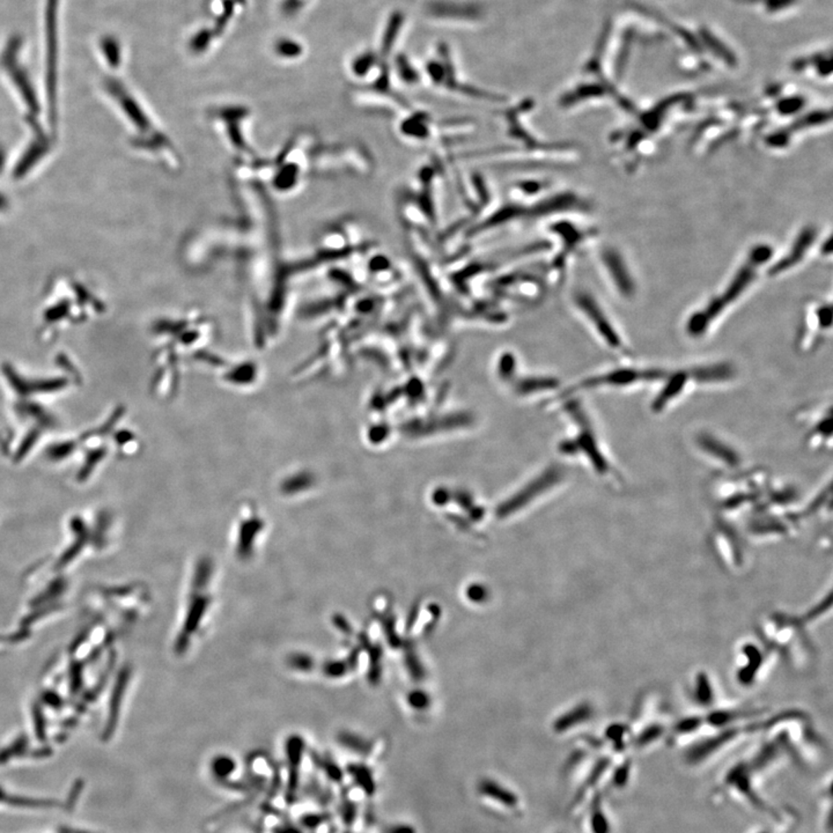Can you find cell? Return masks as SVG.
<instances>
[{"mask_svg":"<svg viewBox=\"0 0 833 833\" xmlns=\"http://www.w3.org/2000/svg\"><path fill=\"white\" fill-rule=\"evenodd\" d=\"M478 792L487 799L504 804L505 807H518V799L516 794L509 788L498 784L496 781L487 780V779L480 781V784L478 785Z\"/></svg>","mask_w":833,"mask_h":833,"instance_id":"cell-13","label":"cell"},{"mask_svg":"<svg viewBox=\"0 0 833 833\" xmlns=\"http://www.w3.org/2000/svg\"><path fill=\"white\" fill-rule=\"evenodd\" d=\"M690 697L695 705L702 709H714L718 702L712 677L705 671H699L693 676L690 683Z\"/></svg>","mask_w":833,"mask_h":833,"instance_id":"cell-11","label":"cell"},{"mask_svg":"<svg viewBox=\"0 0 833 833\" xmlns=\"http://www.w3.org/2000/svg\"><path fill=\"white\" fill-rule=\"evenodd\" d=\"M770 254L771 249L768 247H758L757 249H754L747 264L738 271L725 291L711 299L705 307L693 313L688 318L686 323V335L693 339L705 337L711 332L715 322L721 318L735 302H737L748 291L749 286L752 285L756 277L754 268L763 264L770 257Z\"/></svg>","mask_w":833,"mask_h":833,"instance_id":"cell-2","label":"cell"},{"mask_svg":"<svg viewBox=\"0 0 833 833\" xmlns=\"http://www.w3.org/2000/svg\"><path fill=\"white\" fill-rule=\"evenodd\" d=\"M736 377V368L728 361H713L690 367L667 371L657 383V391L650 400V410L660 416L697 387H712L729 383Z\"/></svg>","mask_w":833,"mask_h":833,"instance_id":"cell-1","label":"cell"},{"mask_svg":"<svg viewBox=\"0 0 833 833\" xmlns=\"http://www.w3.org/2000/svg\"><path fill=\"white\" fill-rule=\"evenodd\" d=\"M668 368L654 366H638L623 364L598 374L581 381L572 391H593V389H632L648 384H657L666 375Z\"/></svg>","mask_w":833,"mask_h":833,"instance_id":"cell-3","label":"cell"},{"mask_svg":"<svg viewBox=\"0 0 833 833\" xmlns=\"http://www.w3.org/2000/svg\"><path fill=\"white\" fill-rule=\"evenodd\" d=\"M631 771H632V764L631 761H624L620 763L614 772L611 774V781H612V786L622 789L625 787L629 781H630Z\"/></svg>","mask_w":833,"mask_h":833,"instance_id":"cell-17","label":"cell"},{"mask_svg":"<svg viewBox=\"0 0 833 833\" xmlns=\"http://www.w3.org/2000/svg\"><path fill=\"white\" fill-rule=\"evenodd\" d=\"M709 541L719 560L730 571L737 572L745 564V539L728 518L718 516L713 523Z\"/></svg>","mask_w":833,"mask_h":833,"instance_id":"cell-5","label":"cell"},{"mask_svg":"<svg viewBox=\"0 0 833 833\" xmlns=\"http://www.w3.org/2000/svg\"><path fill=\"white\" fill-rule=\"evenodd\" d=\"M589 827L591 833H611V824L607 813L604 811L601 796L595 797L589 811Z\"/></svg>","mask_w":833,"mask_h":833,"instance_id":"cell-15","label":"cell"},{"mask_svg":"<svg viewBox=\"0 0 833 833\" xmlns=\"http://www.w3.org/2000/svg\"><path fill=\"white\" fill-rule=\"evenodd\" d=\"M611 761L610 758H602L596 765H595L593 771L588 775L587 780L584 782V786H582L580 792L577 794V801L580 802L582 797L587 794V792L591 788H594L595 785L601 780V778L603 777L604 774L607 773L608 768H610Z\"/></svg>","mask_w":833,"mask_h":833,"instance_id":"cell-16","label":"cell"},{"mask_svg":"<svg viewBox=\"0 0 833 833\" xmlns=\"http://www.w3.org/2000/svg\"><path fill=\"white\" fill-rule=\"evenodd\" d=\"M693 446L706 461L721 470L722 473H734L742 470L743 457L740 450L714 432L699 431L693 437Z\"/></svg>","mask_w":833,"mask_h":833,"instance_id":"cell-6","label":"cell"},{"mask_svg":"<svg viewBox=\"0 0 833 833\" xmlns=\"http://www.w3.org/2000/svg\"><path fill=\"white\" fill-rule=\"evenodd\" d=\"M386 833H416L414 827L411 825H394V827H389Z\"/></svg>","mask_w":833,"mask_h":833,"instance_id":"cell-19","label":"cell"},{"mask_svg":"<svg viewBox=\"0 0 833 833\" xmlns=\"http://www.w3.org/2000/svg\"><path fill=\"white\" fill-rule=\"evenodd\" d=\"M832 328V308L831 305H815L806 316L802 328L796 337L797 351L813 353L823 344L825 336Z\"/></svg>","mask_w":833,"mask_h":833,"instance_id":"cell-7","label":"cell"},{"mask_svg":"<svg viewBox=\"0 0 833 833\" xmlns=\"http://www.w3.org/2000/svg\"><path fill=\"white\" fill-rule=\"evenodd\" d=\"M811 426L804 437V446L811 452L832 448L833 416L831 405L808 414Z\"/></svg>","mask_w":833,"mask_h":833,"instance_id":"cell-10","label":"cell"},{"mask_svg":"<svg viewBox=\"0 0 833 833\" xmlns=\"http://www.w3.org/2000/svg\"><path fill=\"white\" fill-rule=\"evenodd\" d=\"M575 303L604 346L617 357L631 362L634 352L598 302L587 293L581 292L575 296Z\"/></svg>","mask_w":833,"mask_h":833,"instance_id":"cell-4","label":"cell"},{"mask_svg":"<svg viewBox=\"0 0 833 833\" xmlns=\"http://www.w3.org/2000/svg\"><path fill=\"white\" fill-rule=\"evenodd\" d=\"M604 259L607 262L608 270L610 271L611 278L614 280L618 292L625 298L634 296V292H636L634 280L627 273V268L623 265L622 261H619V258L614 255V253L608 254Z\"/></svg>","mask_w":833,"mask_h":833,"instance_id":"cell-12","label":"cell"},{"mask_svg":"<svg viewBox=\"0 0 833 833\" xmlns=\"http://www.w3.org/2000/svg\"><path fill=\"white\" fill-rule=\"evenodd\" d=\"M770 647L761 648L756 643H745L738 650L737 678L742 686H752L768 666V657L775 655Z\"/></svg>","mask_w":833,"mask_h":833,"instance_id":"cell-9","label":"cell"},{"mask_svg":"<svg viewBox=\"0 0 833 833\" xmlns=\"http://www.w3.org/2000/svg\"><path fill=\"white\" fill-rule=\"evenodd\" d=\"M813 235H815L813 230H804V233L801 234V237L797 240L796 244L793 247L791 254L788 256L785 257L782 262L774 266L772 273H782L785 270H787V268H789V266L794 265L797 261H800L801 256H804V250H807L809 246H811Z\"/></svg>","mask_w":833,"mask_h":833,"instance_id":"cell-14","label":"cell"},{"mask_svg":"<svg viewBox=\"0 0 833 833\" xmlns=\"http://www.w3.org/2000/svg\"><path fill=\"white\" fill-rule=\"evenodd\" d=\"M279 51L282 55H287V56H289V55H296V53L298 55L299 51H300V46L296 44V43H289V41H287V42H284V44H280Z\"/></svg>","mask_w":833,"mask_h":833,"instance_id":"cell-18","label":"cell"},{"mask_svg":"<svg viewBox=\"0 0 833 833\" xmlns=\"http://www.w3.org/2000/svg\"><path fill=\"white\" fill-rule=\"evenodd\" d=\"M757 833H771V832H770V831H768V830H761V831H759V832H757Z\"/></svg>","mask_w":833,"mask_h":833,"instance_id":"cell-20","label":"cell"},{"mask_svg":"<svg viewBox=\"0 0 833 833\" xmlns=\"http://www.w3.org/2000/svg\"><path fill=\"white\" fill-rule=\"evenodd\" d=\"M754 773L756 772L749 765L748 761H738L726 773L723 786L737 793L756 811L768 813V816L777 818V815H774V811L768 807V804L761 799V794L754 788Z\"/></svg>","mask_w":833,"mask_h":833,"instance_id":"cell-8","label":"cell"}]
</instances>
